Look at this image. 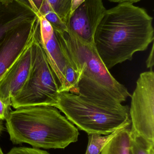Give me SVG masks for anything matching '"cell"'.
Returning a JSON list of instances; mask_svg holds the SVG:
<instances>
[{
  "label": "cell",
  "instance_id": "20",
  "mask_svg": "<svg viewBox=\"0 0 154 154\" xmlns=\"http://www.w3.org/2000/svg\"><path fill=\"white\" fill-rule=\"evenodd\" d=\"M85 0H72L71 6V14Z\"/></svg>",
  "mask_w": 154,
  "mask_h": 154
},
{
  "label": "cell",
  "instance_id": "9",
  "mask_svg": "<svg viewBox=\"0 0 154 154\" xmlns=\"http://www.w3.org/2000/svg\"><path fill=\"white\" fill-rule=\"evenodd\" d=\"M39 17V38L41 45L58 82L59 92L66 91V73L68 69L71 66L63 55L55 30L43 16Z\"/></svg>",
  "mask_w": 154,
  "mask_h": 154
},
{
  "label": "cell",
  "instance_id": "12",
  "mask_svg": "<svg viewBox=\"0 0 154 154\" xmlns=\"http://www.w3.org/2000/svg\"><path fill=\"white\" fill-rule=\"evenodd\" d=\"M124 128H120L106 136L89 134H88V144L85 154H100L108 142Z\"/></svg>",
  "mask_w": 154,
  "mask_h": 154
},
{
  "label": "cell",
  "instance_id": "14",
  "mask_svg": "<svg viewBox=\"0 0 154 154\" xmlns=\"http://www.w3.org/2000/svg\"><path fill=\"white\" fill-rule=\"evenodd\" d=\"M154 145L130 132V154H150Z\"/></svg>",
  "mask_w": 154,
  "mask_h": 154
},
{
  "label": "cell",
  "instance_id": "6",
  "mask_svg": "<svg viewBox=\"0 0 154 154\" xmlns=\"http://www.w3.org/2000/svg\"><path fill=\"white\" fill-rule=\"evenodd\" d=\"M130 132L154 145V73H141L131 95Z\"/></svg>",
  "mask_w": 154,
  "mask_h": 154
},
{
  "label": "cell",
  "instance_id": "5",
  "mask_svg": "<svg viewBox=\"0 0 154 154\" xmlns=\"http://www.w3.org/2000/svg\"><path fill=\"white\" fill-rule=\"evenodd\" d=\"M40 20H37L32 43L33 57L28 78L18 93L11 99L14 109L36 106H54L59 84L51 67L39 38Z\"/></svg>",
  "mask_w": 154,
  "mask_h": 154
},
{
  "label": "cell",
  "instance_id": "18",
  "mask_svg": "<svg viewBox=\"0 0 154 154\" xmlns=\"http://www.w3.org/2000/svg\"><path fill=\"white\" fill-rule=\"evenodd\" d=\"M11 106L5 103L0 99V119L4 120L7 119L11 111Z\"/></svg>",
  "mask_w": 154,
  "mask_h": 154
},
{
  "label": "cell",
  "instance_id": "19",
  "mask_svg": "<svg viewBox=\"0 0 154 154\" xmlns=\"http://www.w3.org/2000/svg\"><path fill=\"white\" fill-rule=\"evenodd\" d=\"M146 64L147 67L150 68L151 70H152V68L154 66V44H153L152 50L147 58Z\"/></svg>",
  "mask_w": 154,
  "mask_h": 154
},
{
  "label": "cell",
  "instance_id": "15",
  "mask_svg": "<svg viewBox=\"0 0 154 154\" xmlns=\"http://www.w3.org/2000/svg\"><path fill=\"white\" fill-rule=\"evenodd\" d=\"M29 5L37 13L39 17L44 16L49 11H52L47 0H28Z\"/></svg>",
  "mask_w": 154,
  "mask_h": 154
},
{
  "label": "cell",
  "instance_id": "1",
  "mask_svg": "<svg viewBox=\"0 0 154 154\" xmlns=\"http://www.w3.org/2000/svg\"><path fill=\"white\" fill-rule=\"evenodd\" d=\"M152 21L144 9L130 3L106 10L96 29L94 44L108 70L148 48L154 39Z\"/></svg>",
  "mask_w": 154,
  "mask_h": 154
},
{
  "label": "cell",
  "instance_id": "21",
  "mask_svg": "<svg viewBox=\"0 0 154 154\" xmlns=\"http://www.w3.org/2000/svg\"><path fill=\"white\" fill-rule=\"evenodd\" d=\"M111 2H113L118 3H134L138 2H140L141 0H108Z\"/></svg>",
  "mask_w": 154,
  "mask_h": 154
},
{
  "label": "cell",
  "instance_id": "13",
  "mask_svg": "<svg viewBox=\"0 0 154 154\" xmlns=\"http://www.w3.org/2000/svg\"><path fill=\"white\" fill-rule=\"evenodd\" d=\"M54 12L67 27L71 14L72 0H47Z\"/></svg>",
  "mask_w": 154,
  "mask_h": 154
},
{
  "label": "cell",
  "instance_id": "10",
  "mask_svg": "<svg viewBox=\"0 0 154 154\" xmlns=\"http://www.w3.org/2000/svg\"><path fill=\"white\" fill-rule=\"evenodd\" d=\"M32 42L0 80V99L7 105L11 106V99L20 91L29 75L32 61Z\"/></svg>",
  "mask_w": 154,
  "mask_h": 154
},
{
  "label": "cell",
  "instance_id": "22",
  "mask_svg": "<svg viewBox=\"0 0 154 154\" xmlns=\"http://www.w3.org/2000/svg\"><path fill=\"white\" fill-rule=\"evenodd\" d=\"M4 129L3 124V120L0 119V135Z\"/></svg>",
  "mask_w": 154,
  "mask_h": 154
},
{
  "label": "cell",
  "instance_id": "17",
  "mask_svg": "<svg viewBox=\"0 0 154 154\" xmlns=\"http://www.w3.org/2000/svg\"><path fill=\"white\" fill-rule=\"evenodd\" d=\"M7 154H50L46 151L37 148L14 147Z\"/></svg>",
  "mask_w": 154,
  "mask_h": 154
},
{
  "label": "cell",
  "instance_id": "23",
  "mask_svg": "<svg viewBox=\"0 0 154 154\" xmlns=\"http://www.w3.org/2000/svg\"><path fill=\"white\" fill-rule=\"evenodd\" d=\"M150 154H154V147L151 149Z\"/></svg>",
  "mask_w": 154,
  "mask_h": 154
},
{
  "label": "cell",
  "instance_id": "3",
  "mask_svg": "<svg viewBox=\"0 0 154 154\" xmlns=\"http://www.w3.org/2000/svg\"><path fill=\"white\" fill-rule=\"evenodd\" d=\"M6 130L14 144H29L35 148L64 149L78 140L77 127L55 107L36 106L11 110Z\"/></svg>",
  "mask_w": 154,
  "mask_h": 154
},
{
  "label": "cell",
  "instance_id": "2",
  "mask_svg": "<svg viewBox=\"0 0 154 154\" xmlns=\"http://www.w3.org/2000/svg\"><path fill=\"white\" fill-rule=\"evenodd\" d=\"M55 30L64 57L77 75L73 93L105 106L122 107L131 94L106 67L94 43L67 31Z\"/></svg>",
  "mask_w": 154,
  "mask_h": 154
},
{
  "label": "cell",
  "instance_id": "8",
  "mask_svg": "<svg viewBox=\"0 0 154 154\" xmlns=\"http://www.w3.org/2000/svg\"><path fill=\"white\" fill-rule=\"evenodd\" d=\"M102 0H85L70 17L67 31L94 43L96 29L106 11Z\"/></svg>",
  "mask_w": 154,
  "mask_h": 154
},
{
  "label": "cell",
  "instance_id": "24",
  "mask_svg": "<svg viewBox=\"0 0 154 154\" xmlns=\"http://www.w3.org/2000/svg\"><path fill=\"white\" fill-rule=\"evenodd\" d=\"M0 154H4L3 153L2 151V149H1V147H0Z\"/></svg>",
  "mask_w": 154,
  "mask_h": 154
},
{
  "label": "cell",
  "instance_id": "16",
  "mask_svg": "<svg viewBox=\"0 0 154 154\" xmlns=\"http://www.w3.org/2000/svg\"><path fill=\"white\" fill-rule=\"evenodd\" d=\"M43 17L50 23L54 29L58 31H67L66 25L54 12L49 11Z\"/></svg>",
  "mask_w": 154,
  "mask_h": 154
},
{
  "label": "cell",
  "instance_id": "11",
  "mask_svg": "<svg viewBox=\"0 0 154 154\" xmlns=\"http://www.w3.org/2000/svg\"><path fill=\"white\" fill-rule=\"evenodd\" d=\"M122 129L104 147L100 154H130V129Z\"/></svg>",
  "mask_w": 154,
  "mask_h": 154
},
{
  "label": "cell",
  "instance_id": "7",
  "mask_svg": "<svg viewBox=\"0 0 154 154\" xmlns=\"http://www.w3.org/2000/svg\"><path fill=\"white\" fill-rule=\"evenodd\" d=\"M38 18L14 28L0 40V80L31 43Z\"/></svg>",
  "mask_w": 154,
  "mask_h": 154
},
{
  "label": "cell",
  "instance_id": "4",
  "mask_svg": "<svg viewBox=\"0 0 154 154\" xmlns=\"http://www.w3.org/2000/svg\"><path fill=\"white\" fill-rule=\"evenodd\" d=\"M53 106L88 134L107 135L131 124L127 106H105L69 91L59 92Z\"/></svg>",
  "mask_w": 154,
  "mask_h": 154
}]
</instances>
